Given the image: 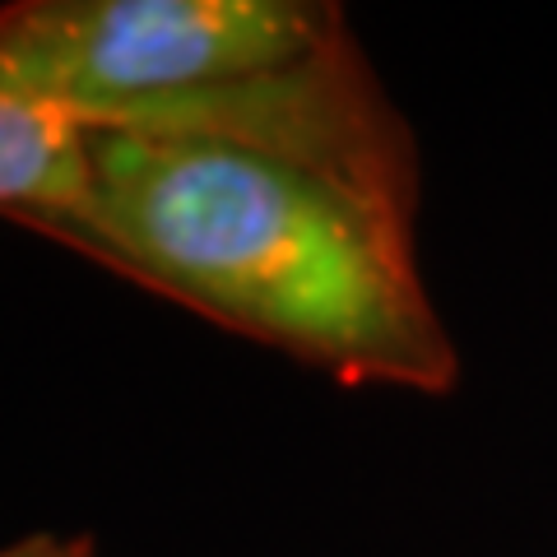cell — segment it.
Wrapping results in <instances>:
<instances>
[{"label": "cell", "mask_w": 557, "mask_h": 557, "mask_svg": "<svg viewBox=\"0 0 557 557\" xmlns=\"http://www.w3.org/2000/svg\"><path fill=\"white\" fill-rule=\"evenodd\" d=\"M0 557H94V539L75 534V539H57V534H33L20 544L0 548Z\"/></svg>", "instance_id": "obj_4"}, {"label": "cell", "mask_w": 557, "mask_h": 557, "mask_svg": "<svg viewBox=\"0 0 557 557\" xmlns=\"http://www.w3.org/2000/svg\"><path fill=\"white\" fill-rule=\"evenodd\" d=\"M344 28V10L321 0H20L0 10V84L121 126L293 65Z\"/></svg>", "instance_id": "obj_2"}, {"label": "cell", "mask_w": 557, "mask_h": 557, "mask_svg": "<svg viewBox=\"0 0 557 557\" xmlns=\"http://www.w3.org/2000/svg\"><path fill=\"white\" fill-rule=\"evenodd\" d=\"M89 196L42 237L344 386H456L413 251L418 200L214 135L89 126Z\"/></svg>", "instance_id": "obj_1"}, {"label": "cell", "mask_w": 557, "mask_h": 557, "mask_svg": "<svg viewBox=\"0 0 557 557\" xmlns=\"http://www.w3.org/2000/svg\"><path fill=\"white\" fill-rule=\"evenodd\" d=\"M89 121L70 102L0 84V214L42 233L89 196Z\"/></svg>", "instance_id": "obj_3"}]
</instances>
